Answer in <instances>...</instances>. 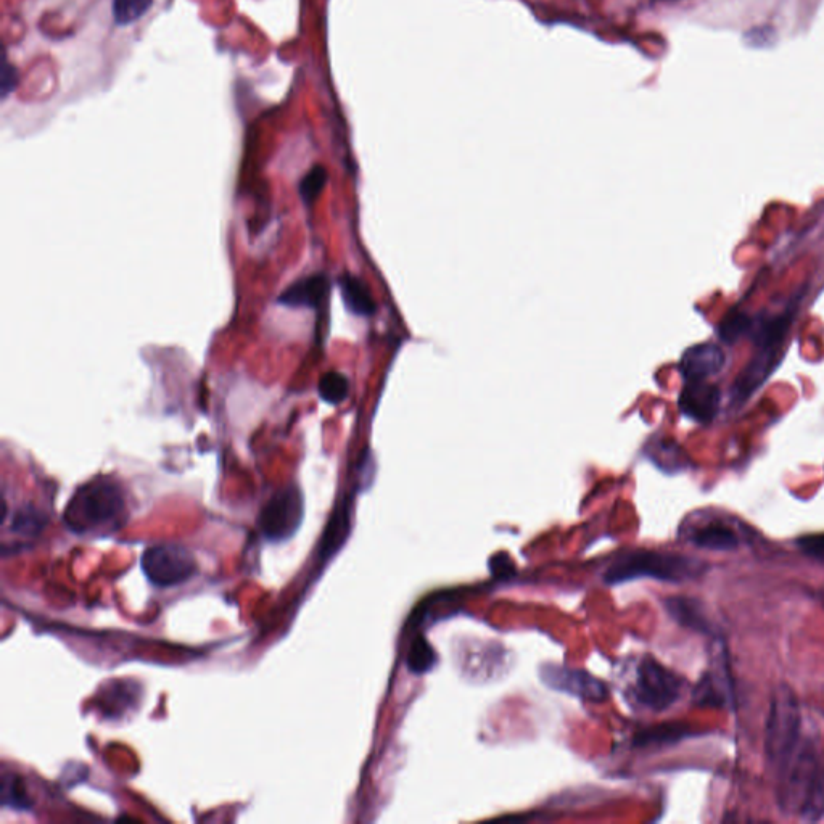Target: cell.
Returning <instances> with one entry per match:
<instances>
[{
	"instance_id": "obj_26",
	"label": "cell",
	"mask_w": 824,
	"mask_h": 824,
	"mask_svg": "<svg viewBox=\"0 0 824 824\" xmlns=\"http://www.w3.org/2000/svg\"><path fill=\"white\" fill-rule=\"evenodd\" d=\"M797 546L807 556L813 557L816 561L824 562V533L802 536L800 540H797Z\"/></svg>"
},
{
	"instance_id": "obj_9",
	"label": "cell",
	"mask_w": 824,
	"mask_h": 824,
	"mask_svg": "<svg viewBox=\"0 0 824 824\" xmlns=\"http://www.w3.org/2000/svg\"><path fill=\"white\" fill-rule=\"evenodd\" d=\"M754 356L750 358L744 371L739 374L738 379L734 382L733 390H731V404L744 403L749 400L750 396L754 395L770 377L771 372L775 371L781 361V353H783V345H757Z\"/></svg>"
},
{
	"instance_id": "obj_23",
	"label": "cell",
	"mask_w": 824,
	"mask_h": 824,
	"mask_svg": "<svg viewBox=\"0 0 824 824\" xmlns=\"http://www.w3.org/2000/svg\"><path fill=\"white\" fill-rule=\"evenodd\" d=\"M754 318H750L746 313H733L726 316L725 321L721 322L718 334L725 340V342L733 343L744 335H749L750 327H752Z\"/></svg>"
},
{
	"instance_id": "obj_22",
	"label": "cell",
	"mask_w": 824,
	"mask_h": 824,
	"mask_svg": "<svg viewBox=\"0 0 824 824\" xmlns=\"http://www.w3.org/2000/svg\"><path fill=\"white\" fill-rule=\"evenodd\" d=\"M46 517L34 506L21 507L17 514L13 515L12 530L15 533L25 536H36L46 525Z\"/></svg>"
},
{
	"instance_id": "obj_16",
	"label": "cell",
	"mask_w": 824,
	"mask_h": 824,
	"mask_svg": "<svg viewBox=\"0 0 824 824\" xmlns=\"http://www.w3.org/2000/svg\"><path fill=\"white\" fill-rule=\"evenodd\" d=\"M338 284H340V293H342L345 306L350 309L351 313L356 316H372L375 313L374 298L369 292V287L361 279L345 274L340 277Z\"/></svg>"
},
{
	"instance_id": "obj_4",
	"label": "cell",
	"mask_w": 824,
	"mask_h": 824,
	"mask_svg": "<svg viewBox=\"0 0 824 824\" xmlns=\"http://www.w3.org/2000/svg\"><path fill=\"white\" fill-rule=\"evenodd\" d=\"M820 760L818 747L808 738L800 741L796 752L779 768L778 800L784 812L800 813Z\"/></svg>"
},
{
	"instance_id": "obj_19",
	"label": "cell",
	"mask_w": 824,
	"mask_h": 824,
	"mask_svg": "<svg viewBox=\"0 0 824 824\" xmlns=\"http://www.w3.org/2000/svg\"><path fill=\"white\" fill-rule=\"evenodd\" d=\"M437 664V652L424 636H417L409 647L408 667L412 673H427Z\"/></svg>"
},
{
	"instance_id": "obj_28",
	"label": "cell",
	"mask_w": 824,
	"mask_h": 824,
	"mask_svg": "<svg viewBox=\"0 0 824 824\" xmlns=\"http://www.w3.org/2000/svg\"><path fill=\"white\" fill-rule=\"evenodd\" d=\"M491 570L495 575H507L509 570H512V562L509 557L506 556H495L493 557V561H491Z\"/></svg>"
},
{
	"instance_id": "obj_15",
	"label": "cell",
	"mask_w": 824,
	"mask_h": 824,
	"mask_svg": "<svg viewBox=\"0 0 824 824\" xmlns=\"http://www.w3.org/2000/svg\"><path fill=\"white\" fill-rule=\"evenodd\" d=\"M665 609L683 627L710 635L712 623L705 615L702 604L691 598H670L665 601Z\"/></svg>"
},
{
	"instance_id": "obj_25",
	"label": "cell",
	"mask_w": 824,
	"mask_h": 824,
	"mask_svg": "<svg viewBox=\"0 0 824 824\" xmlns=\"http://www.w3.org/2000/svg\"><path fill=\"white\" fill-rule=\"evenodd\" d=\"M18 781H20V779H18L17 776H13L12 783H9L7 778H5L4 804L12 805V807L15 808H26L28 807V800H26V794L23 792V787H21Z\"/></svg>"
},
{
	"instance_id": "obj_3",
	"label": "cell",
	"mask_w": 824,
	"mask_h": 824,
	"mask_svg": "<svg viewBox=\"0 0 824 824\" xmlns=\"http://www.w3.org/2000/svg\"><path fill=\"white\" fill-rule=\"evenodd\" d=\"M800 707L796 694L787 686H779L771 697L767 721V755L776 770L789 760L800 741Z\"/></svg>"
},
{
	"instance_id": "obj_10",
	"label": "cell",
	"mask_w": 824,
	"mask_h": 824,
	"mask_svg": "<svg viewBox=\"0 0 824 824\" xmlns=\"http://www.w3.org/2000/svg\"><path fill=\"white\" fill-rule=\"evenodd\" d=\"M693 702L699 707H715L723 709L733 705V683H731L730 667L726 664V654H718L715 668L705 673L694 689Z\"/></svg>"
},
{
	"instance_id": "obj_1",
	"label": "cell",
	"mask_w": 824,
	"mask_h": 824,
	"mask_svg": "<svg viewBox=\"0 0 824 824\" xmlns=\"http://www.w3.org/2000/svg\"><path fill=\"white\" fill-rule=\"evenodd\" d=\"M126 496L115 478L97 477L71 496L63 522L78 535L115 532L126 520Z\"/></svg>"
},
{
	"instance_id": "obj_8",
	"label": "cell",
	"mask_w": 824,
	"mask_h": 824,
	"mask_svg": "<svg viewBox=\"0 0 824 824\" xmlns=\"http://www.w3.org/2000/svg\"><path fill=\"white\" fill-rule=\"evenodd\" d=\"M540 676L549 688L572 694L585 701L601 702L609 696L606 683L583 670H572L562 665L548 664L541 667Z\"/></svg>"
},
{
	"instance_id": "obj_5",
	"label": "cell",
	"mask_w": 824,
	"mask_h": 824,
	"mask_svg": "<svg viewBox=\"0 0 824 824\" xmlns=\"http://www.w3.org/2000/svg\"><path fill=\"white\" fill-rule=\"evenodd\" d=\"M683 680L657 662L654 657H644L636 667V678L630 694L633 701L644 709L662 712L680 699Z\"/></svg>"
},
{
	"instance_id": "obj_6",
	"label": "cell",
	"mask_w": 824,
	"mask_h": 824,
	"mask_svg": "<svg viewBox=\"0 0 824 824\" xmlns=\"http://www.w3.org/2000/svg\"><path fill=\"white\" fill-rule=\"evenodd\" d=\"M141 565L147 580L158 588L181 585L197 573L194 554L178 543L153 544L142 554Z\"/></svg>"
},
{
	"instance_id": "obj_20",
	"label": "cell",
	"mask_w": 824,
	"mask_h": 824,
	"mask_svg": "<svg viewBox=\"0 0 824 824\" xmlns=\"http://www.w3.org/2000/svg\"><path fill=\"white\" fill-rule=\"evenodd\" d=\"M348 392H350V382L340 372H327L319 380V395L326 403L337 406L347 400Z\"/></svg>"
},
{
	"instance_id": "obj_7",
	"label": "cell",
	"mask_w": 824,
	"mask_h": 824,
	"mask_svg": "<svg viewBox=\"0 0 824 824\" xmlns=\"http://www.w3.org/2000/svg\"><path fill=\"white\" fill-rule=\"evenodd\" d=\"M303 496L297 487L282 488L269 499L260 514V530L268 540H287L303 520Z\"/></svg>"
},
{
	"instance_id": "obj_13",
	"label": "cell",
	"mask_w": 824,
	"mask_h": 824,
	"mask_svg": "<svg viewBox=\"0 0 824 824\" xmlns=\"http://www.w3.org/2000/svg\"><path fill=\"white\" fill-rule=\"evenodd\" d=\"M725 366V353L715 343H699L684 351L681 375L684 380H709Z\"/></svg>"
},
{
	"instance_id": "obj_11",
	"label": "cell",
	"mask_w": 824,
	"mask_h": 824,
	"mask_svg": "<svg viewBox=\"0 0 824 824\" xmlns=\"http://www.w3.org/2000/svg\"><path fill=\"white\" fill-rule=\"evenodd\" d=\"M721 393L709 380H689L680 395V409L684 416L709 424L720 409Z\"/></svg>"
},
{
	"instance_id": "obj_27",
	"label": "cell",
	"mask_w": 824,
	"mask_h": 824,
	"mask_svg": "<svg viewBox=\"0 0 824 824\" xmlns=\"http://www.w3.org/2000/svg\"><path fill=\"white\" fill-rule=\"evenodd\" d=\"M17 83L18 73L17 70H15V66L10 65L9 62H5L4 70H2V91H4V97L17 87Z\"/></svg>"
},
{
	"instance_id": "obj_24",
	"label": "cell",
	"mask_w": 824,
	"mask_h": 824,
	"mask_svg": "<svg viewBox=\"0 0 824 824\" xmlns=\"http://www.w3.org/2000/svg\"><path fill=\"white\" fill-rule=\"evenodd\" d=\"M327 184V171L322 166H314L300 182V195L306 203H311L319 197Z\"/></svg>"
},
{
	"instance_id": "obj_14",
	"label": "cell",
	"mask_w": 824,
	"mask_h": 824,
	"mask_svg": "<svg viewBox=\"0 0 824 824\" xmlns=\"http://www.w3.org/2000/svg\"><path fill=\"white\" fill-rule=\"evenodd\" d=\"M329 292V279L324 274H314L293 282L279 297V303L290 308H321Z\"/></svg>"
},
{
	"instance_id": "obj_21",
	"label": "cell",
	"mask_w": 824,
	"mask_h": 824,
	"mask_svg": "<svg viewBox=\"0 0 824 824\" xmlns=\"http://www.w3.org/2000/svg\"><path fill=\"white\" fill-rule=\"evenodd\" d=\"M152 5L153 0H113V18L118 25H131L144 17Z\"/></svg>"
},
{
	"instance_id": "obj_2",
	"label": "cell",
	"mask_w": 824,
	"mask_h": 824,
	"mask_svg": "<svg viewBox=\"0 0 824 824\" xmlns=\"http://www.w3.org/2000/svg\"><path fill=\"white\" fill-rule=\"evenodd\" d=\"M707 565L693 557L638 549L618 557L604 575L607 585H618L636 578H656L660 581L694 580L705 572Z\"/></svg>"
},
{
	"instance_id": "obj_18",
	"label": "cell",
	"mask_w": 824,
	"mask_h": 824,
	"mask_svg": "<svg viewBox=\"0 0 824 824\" xmlns=\"http://www.w3.org/2000/svg\"><path fill=\"white\" fill-rule=\"evenodd\" d=\"M799 815L805 821H820L824 818V757L816 768L812 784L805 797L804 807Z\"/></svg>"
},
{
	"instance_id": "obj_12",
	"label": "cell",
	"mask_w": 824,
	"mask_h": 824,
	"mask_svg": "<svg viewBox=\"0 0 824 824\" xmlns=\"http://www.w3.org/2000/svg\"><path fill=\"white\" fill-rule=\"evenodd\" d=\"M689 543L709 551H734L742 543V533L733 524L721 519H707L704 522L684 528Z\"/></svg>"
},
{
	"instance_id": "obj_17",
	"label": "cell",
	"mask_w": 824,
	"mask_h": 824,
	"mask_svg": "<svg viewBox=\"0 0 824 824\" xmlns=\"http://www.w3.org/2000/svg\"><path fill=\"white\" fill-rule=\"evenodd\" d=\"M691 736H694V731L688 725L667 723V725L654 726L649 730L641 731L636 736L635 744L639 747L667 746V744H675Z\"/></svg>"
}]
</instances>
